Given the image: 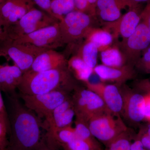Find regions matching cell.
Segmentation results:
<instances>
[{
	"label": "cell",
	"instance_id": "cell-11",
	"mask_svg": "<svg viewBox=\"0 0 150 150\" xmlns=\"http://www.w3.org/2000/svg\"><path fill=\"white\" fill-rule=\"evenodd\" d=\"M13 41L16 43L30 44L47 50H55L64 45L59 28V22Z\"/></svg>",
	"mask_w": 150,
	"mask_h": 150
},
{
	"label": "cell",
	"instance_id": "cell-6",
	"mask_svg": "<svg viewBox=\"0 0 150 150\" xmlns=\"http://www.w3.org/2000/svg\"><path fill=\"white\" fill-rule=\"evenodd\" d=\"M69 93L67 91L58 90L42 94L18 95L25 105L43 121L50 116L55 108L71 96Z\"/></svg>",
	"mask_w": 150,
	"mask_h": 150
},
{
	"label": "cell",
	"instance_id": "cell-4",
	"mask_svg": "<svg viewBox=\"0 0 150 150\" xmlns=\"http://www.w3.org/2000/svg\"><path fill=\"white\" fill-rule=\"evenodd\" d=\"M89 14L74 10L59 21V28L64 44H73L86 37L94 28L93 18Z\"/></svg>",
	"mask_w": 150,
	"mask_h": 150
},
{
	"label": "cell",
	"instance_id": "cell-48",
	"mask_svg": "<svg viewBox=\"0 0 150 150\" xmlns=\"http://www.w3.org/2000/svg\"><path fill=\"white\" fill-rule=\"evenodd\" d=\"M1 1L2 3L4 1H5V0H1Z\"/></svg>",
	"mask_w": 150,
	"mask_h": 150
},
{
	"label": "cell",
	"instance_id": "cell-25",
	"mask_svg": "<svg viewBox=\"0 0 150 150\" xmlns=\"http://www.w3.org/2000/svg\"><path fill=\"white\" fill-rule=\"evenodd\" d=\"M51 10L59 21L67 14L74 10V0H51Z\"/></svg>",
	"mask_w": 150,
	"mask_h": 150
},
{
	"label": "cell",
	"instance_id": "cell-26",
	"mask_svg": "<svg viewBox=\"0 0 150 150\" xmlns=\"http://www.w3.org/2000/svg\"><path fill=\"white\" fill-rule=\"evenodd\" d=\"M131 138L128 129L106 146L105 150H131Z\"/></svg>",
	"mask_w": 150,
	"mask_h": 150
},
{
	"label": "cell",
	"instance_id": "cell-31",
	"mask_svg": "<svg viewBox=\"0 0 150 150\" xmlns=\"http://www.w3.org/2000/svg\"><path fill=\"white\" fill-rule=\"evenodd\" d=\"M74 10L80 11L89 14L93 16H96V12L93 10L88 1V0H74Z\"/></svg>",
	"mask_w": 150,
	"mask_h": 150
},
{
	"label": "cell",
	"instance_id": "cell-37",
	"mask_svg": "<svg viewBox=\"0 0 150 150\" xmlns=\"http://www.w3.org/2000/svg\"><path fill=\"white\" fill-rule=\"evenodd\" d=\"M131 150H146L144 149L141 142L135 137L134 142L131 143Z\"/></svg>",
	"mask_w": 150,
	"mask_h": 150
},
{
	"label": "cell",
	"instance_id": "cell-15",
	"mask_svg": "<svg viewBox=\"0 0 150 150\" xmlns=\"http://www.w3.org/2000/svg\"><path fill=\"white\" fill-rule=\"evenodd\" d=\"M95 73L102 82H110L121 86L136 76L134 67L128 65L120 68H113L103 64L97 65L93 69Z\"/></svg>",
	"mask_w": 150,
	"mask_h": 150
},
{
	"label": "cell",
	"instance_id": "cell-36",
	"mask_svg": "<svg viewBox=\"0 0 150 150\" xmlns=\"http://www.w3.org/2000/svg\"><path fill=\"white\" fill-rule=\"evenodd\" d=\"M137 87L139 90L144 91L146 93H150V80L145 79L139 82Z\"/></svg>",
	"mask_w": 150,
	"mask_h": 150
},
{
	"label": "cell",
	"instance_id": "cell-14",
	"mask_svg": "<svg viewBox=\"0 0 150 150\" xmlns=\"http://www.w3.org/2000/svg\"><path fill=\"white\" fill-rule=\"evenodd\" d=\"M33 0H5L0 5V17L5 30L15 24L35 7Z\"/></svg>",
	"mask_w": 150,
	"mask_h": 150
},
{
	"label": "cell",
	"instance_id": "cell-3",
	"mask_svg": "<svg viewBox=\"0 0 150 150\" xmlns=\"http://www.w3.org/2000/svg\"><path fill=\"white\" fill-rule=\"evenodd\" d=\"M87 124L95 138L105 146L129 129L121 115H115L110 111L93 117Z\"/></svg>",
	"mask_w": 150,
	"mask_h": 150
},
{
	"label": "cell",
	"instance_id": "cell-27",
	"mask_svg": "<svg viewBox=\"0 0 150 150\" xmlns=\"http://www.w3.org/2000/svg\"><path fill=\"white\" fill-rule=\"evenodd\" d=\"M77 137L74 127L72 126L61 129L57 132L55 137L54 150L59 146H62V145L67 144Z\"/></svg>",
	"mask_w": 150,
	"mask_h": 150
},
{
	"label": "cell",
	"instance_id": "cell-29",
	"mask_svg": "<svg viewBox=\"0 0 150 150\" xmlns=\"http://www.w3.org/2000/svg\"><path fill=\"white\" fill-rule=\"evenodd\" d=\"M62 147L64 150H98L78 137Z\"/></svg>",
	"mask_w": 150,
	"mask_h": 150
},
{
	"label": "cell",
	"instance_id": "cell-45",
	"mask_svg": "<svg viewBox=\"0 0 150 150\" xmlns=\"http://www.w3.org/2000/svg\"><path fill=\"white\" fill-rule=\"evenodd\" d=\"M38 150H53L50 149H48V148H46V149H41Z\"/></svg>",
	"mask_w": 150,
	"mask_h": 150
},
{
	"label": "cell",
	"instance_id": "cell-23",
	"mask_svg": "<svg viewBox=\"0 0 150 150\" xmlns=\"http://www.w3.org/2000/svg\"><path fill=\"white\" fill-rule=\"evenodd\" d=\"M98 48L90 41L85 40L81 45L76 55L81 58L89 67L93 69L97 65Z\"/></svg>",
	"mask_w": 150,
	"mask_h": 150
},
{
	"label": "cell",
	"instance_id": "cell-2",
	"mask_svg": "<svg viewBox=\"0 0 150 150\" xmlns=\"http://www.w3.org/2000/svg\"><path fill=\"white\" fill-rule=\"evenodd\" d=\"M77 86L67 67L40 72L30 69L23 73L18 91L19 94L28 95L42 94L58 90L70 92Z\"/></svg>",
	"mask_w": 150,
	"mask_h": 150
},
{
	"label": "cell",
	"instance_id": "cell-20",
	"mask_svg": "<svg viewBox=\"0 0 150 150\" xmlns=\"http://www.w3.org/2000/svg\"><path fill=\"white\" fill-rule=\"evenodd\" d=\"M67 67L76 79L84 83L89 81L93 72V69L87 65L81 58L76 54L67 60Z\"/></svg>",
	"mask_w": 150,
	"mask_h": 150
},
{
	"label": "cell",
	"instance_id": "cell-46",
	"mask_svg": "<svg viewBox=\"0 0 150 150\" xmlns=\"http://www.w3.org/2000/svg\"><path fill=\"white\" fill-rule=\"evenodd\" d=\"M10 150L8 148H6V149H4V150Z\"/></svg>",
	"mask_w": 150,
	"mask_h": 150
},
{
	"label": "cell",
	"instance_id": "cell-1",
	"mask_svg": "<svg viewBox=\"0 0 150 150\" xmlns=\"http://www.w3.org/2000/svg\"><path fill=\"white\" fill-rule=\"evenodd\" d=\"M10 150H38L48 148L43 131V121L23 104L18 95L8 96Z\"/></svg>",
	"mask_w": 150,
	"mask_h": 150
},
{
	"label": "cell",
	"instance_id": "cell-22",
	"mask_svg": "<svg viewBox=\"0 0 150 150\" xmlns=\"http://www.w3.org/2000/svg\"><path fill=\"white\" fill-rule=\"evenodd\" d=\"M102 64L113 68H120L127 65L126 59L118 46L109 47L100 51Z\"/></svg>",
	"mask_w": 150,
	"mask_h": 150
},
{
	"label": "cell",
	"instance_id": "cell-34",
	"mask_svg": "<svg viewBox=\"0 0 150 150\" xmlns=\"http://www.w3.org/2000/svg\"><path fill=\"white\" fill-rule=\"evenodd\" d=\"M123 8L128 7L129 8L141 5L142 3H149L150 0H120Z\"/></svg>",
	"mask_w": 150,
	"mask_h": 150
},
{
	"label": "cell",
	"instance_id": "cell-12",
	"mask_svg": "<svg viewBox=\"0 0 150 150\" xmlns=\"http://www.w3.org/2000/svg\"><path fill=\"white\" fill-rule=\"evenodd\" d=\"M120 89L123 100L121 116L131 124H138L144 121V95L130 88L125 84L120 86Z\"/></svg>",
	"mask_w": 150,
	"mask_h": 150
},
{
	"label": "cell",
	"instance_id": "cell-39",
	"mask_svg": "<svg viewBox=\"0 0 150 150\" xmlns=\"http://www.w3.org/2000/svg\"><path fill=\"white\" fill-rule=\"evenodd\" d=\"M6 38V33L0 17V42Z\"/></svg>",
	"mask_w": 150,
	"mask_h": 150
},
{
	"label": "cell",
	"instance_id": "cell-38",
	"mask_svg": "<svg viewBox=\"0 0 150 150\" xmlns=\"http://www.w3.org/2000/svg\"><path fill=\"white\" fill-rule=\"evenodd\" d=\"M0 113L8 117L6 108L5 105L1 90H0Z\"/></svg>",
	"mask_w": 150,
	"mask_h": 150
},
{
	"label": "cell",
	"instance_id": "cell-24",
	"mask_svg": "<svg viewBox=\"0 0 150 150\" xmlns=\"http://www.w3.org/2000/svg\"><path fill=\"white\" fill-rule=\"evenodd\" d=\"M74 123L75 131L78 138L87 142L97 149L102 150L99 142L91 134L87 122L76 117Z\"/></svg>",
	"mask_w": 150,
	"mask_h": 150
},
{
	"label": "cell",
	"instance_id": "cell-5",
	"mask_svg": "<svg viewBox=\"0 0 150 150\" xmlns=\"http://www.w3.org/2000/svg\"><path fill=\"white\" fill-rule=\"evenodd\" d=\"M59 21L57 19L44 11L34 7L15 24L5 30L6 38L15 40Z\"/></svg>",
	"mask_w": 150,
	"mask_h": 150
},
{
	"label": "cell",
	"instance_id": "cell-18",
	"mask_svg": "<svg viewBox=\"0 0 150 150\" xmlns=\"http://www.w3.org/2000/svg\"><path fill=\"white\" fill-rule=\"evenodd\" d=\"M141 11L140 5L129 8V11L121 16L116 22L118 24L117 33L126 40L135 31L141 21Z\"/></svg>",
	"mask_w": 150,
	"mask_h": 150
},
{
	"label": "cell",
	"instance_id": "cell-21",
	"mask_svg": "<svg viewBox=\"0 0 150 150\" xmlns=\"http://www.w3.org/2000/svg\"><path fill=\"white\" fill-rule=\"evenodd\" d=\"M85 40L94 44L100 52L112 46L114 36L107 30L93 28L87 35Z\"/></svg>",
	"mask_w": 150,
	"mask_h": 150
},
{
	"label": "cell",
	"instance_id": "cell-33",
	"mask_svg": "<svg viewBox=\"0 0 150 150\" xmlns=\"http://www.w3.org/2000/svg\"><path fill=\"white\" fill-rule=\"evenodd\" d=\"M33 1L35 4L38 6L41 9V10L44 11L51 16L55 18L51 10V0H33Z\"/></svg>",
	"mask_w": 150,
	"mask_h": 150
},
{
	"label": "cell",
	"instance_id": "cell-35",
	"mask_svg": "<svg viewBox=\"0 0 150 150\" xmlns=\"http://www.w3.org/2000/svg\"><path fill=\"white\" fill-rule=\"evenodd\" d=\"M145 98L144 121L150 123V93L144 95Z\"/></svg>",
	"mask_w": 150,
	"mask_h": 150
},
{
	"label": "cell",
	"instance_id": "cell-43",
	"mask_svg": "<svg viewBox=\"0 0 150 150\" xmlns=\"http://www.w3.org/2000/svg\"><path fill=\"white\" fill-rule=\"evenodd\" d=\"M143 127L146 132L150 137V123H149V124H148L146 126H143Z\"/></svg>",
	"mask_w": 150,
	"mask_h": 150
},
{
	"label": "cell",
	"instance_id": "cell-10",
	"mask_svg": "<svg viewBox=\"0 0 150 150\" xmlns=\"http://www.w3.org/2000/svg\"><path fill=\"white\" fill-rule=\"evenodd\" d=\"M46 50L7 38L0 42V57L8 56L23 73L30 69L36 57Z\"/></svg>",
	"mask_w": 150,
	"mask_h": 150
},
{
	"label": "cell",
	"instance_id": "cell-16",
	"mask_svg": "<svg viewBox=\"0 0 150 150\" xmlns=\"http://www.w3.org/2000/svg\"><path fill=\"white\" fill-rule=\"evenodd\" d=\"M23 72L16 65L0 64V90L8 96H15Z\"/></svg>",
	"mask_w": 150,
	"mask_h": 150
},
{
	"label": "cell",
	"instance_id": "cell-9",
	"mask_svg": "<svg viewBox=\"0 0 150 150\" xmlns=\"http://www.w3.org/2000/svg\"><path fill=\"white\" fill-rule=\"evenodd\" d=\"M150 45V30L144 19L141 21L134 33L119 45L126 59V64L134 67L143 53Z\"/></svg>",
	"mask_w": 150,
	"mask_h": 150
},
{
	"label": "cell",
	"instance_id": "cell-19",
	"mask_svg": "<svg viewBox=\"0 0 150 150\" xmlns=\"http://www.w3.org/2000/svg\"><path fill=\"white\" fill-rule=\"evenodd\" d=\"M123 8L120 0H98L96 16H98L103 21L112 23L121 18V10Z\"/></svg>",
	"mask_w": 150,
	"mask_h": 150
},
{
	"label": "cell",
	"instance_id": "cell-44",
	"mask_svg": "<svg viewBox=\"0 0 150 150\" xmlns=\"http://www.w3.org/2000/svg\"><path fill=\"white\" fill-rule=\"evenodd\" d=\"M6 148L4 147L3 146H2L0 144V150H3L4 149H6Z\"/></svg>",
	"mask_w": 150,
	"mask_h": 150
},
{
	"label": "cell",
	"instance_id": "cell-42",
	"mask_svg": "<svg viewBox=\"0 0 150 150\" xmlns=\"http://www.w3.org/2000/svg\"><path fill=\"white\" fill-rule=\"evenodd\" d=\"M142 14H150V2L148 3L147 5L143 11H142Z\"/></svg>",
	"mask_w": 150,
	"mask_h": 150
},
{
	"label": "cell",
	"instance_id": "cell-28",
	"mask_svg": "<svg viewBox=\"0 0 150 150\" xmlns=\"http://www.w3.org/2000/svg\"><path fill=\"white\" fill-rule=\"evenodd\" d=\"M8 117L0 113V144L4 148L8 146Z\"/></svg>",
	"mask_w": 150,
	"mask_h": 150
},
{
	"label": "cell",
	"instance_id": "cell-7",
	"mask_svg": "<svg viewBox=\"0 0 150 150\" xmlns=\"http://www.w3.org/2000/svg\"><path fill=\"white\" fill-rule=\"evenodd\" d=\"M71 97L75 117L87 123L93 117L109 111L100 97L87 88L78 86Z\"/></svg>",
	"mask_w": 150,
	"mask_h": 150
},
{
	"label": "cell",
	"instance_id": "cell-13",
	"mask_svg": "<svg viewBox=\"0 0 150 150\" xmlns=\"http://www.w3.org/2000/svg\"><path fill=\"white\" fill-rule=\"evenodd\" d=\"M85 84L87 88L100 97L109 111L121 116L123 110V100L120 86L103 82L92 83L90 81Z\"/></svg>",
	"mask_w": 150,
	"mask_h": 150
},
{
	"label": "cell",
	"instance_id": "cell-30",
	"mask_svg": "<svg viewBox=\"0 0 150 150\" xmlns=\"http://www.w3.org/2000/svg\"><path fill=\"white\" fill-rule=\"evenodd\" d=\"M135 67L144 72L150 74V47L143 52Z\"/></svg>",
	"mask_w": 150,
	"mask_h": 150
},
{
	"label": "cell",
	"instance_id": "cell-47",
	"mask_svg": "<svg viewBox=\"0 0 150 150\" xmlns=\"http://www.w3.org/2000/svg\"><path fill=\"white\" fill-rule=\"evenodd\" d=\"M2 1L1 0H0V5H1V4Z\"/></svg>",
	"mask_w": 150,
	"mask_h": 150
},
{
	"label": "cell",
	"instance_id": "cell-8",
	"mask_svg": "<svg viewBox=\"0 0 150 150\" xmlns=\"http://www.w3.org/2000/svg\"><path fill=\"white\" fill-rule=\"evenodd\" d=\"M76 114L71 96L55 108L51 115L43 121L46 131L45 141L48 149L54 150V144L57 132L71 126Z\"/></svg>",
	"mask_w": 150,
	"mask_h": 150
},
{
	"label": "cell",
	"instance_id": "cell-41",
	"mask_svg": "<svg viewBox=\"0 0 150 150\" xmlns=\"http://www.w3.org/2000/svg\"><path fill=\"white\" fill-rule=\"evenodd\" d=\"M141 18L147 21L150 30V14H144L142 13L141 14Z\"/></svg>",
	"mask_w": 150,
	"mask_h": 150
},
{
	"label": "cell",
	"instance_id": "cell-17",
	"mask_svg": "<svg viewBox=\"0 0 150 150\" xmlns=\"http://www.w3.org/2000/svg\"><path fill=\"white\" fill-rule=\"evenodd\" d=\"M67 67V60L64 55L54 49L43 51L36 57L30 69L44 71Z\"/></svg>",
	"mask_w": 150,
	"mask_h": 150
},
{
	"label": "cell",
	"instance_id": "cell-32",
	"mask_svg": "<svg viewBox=\"0 0 150 150\" xmlns=\"http://www.w3.org/2000/svg\"><path fill=\"white\" fill-rule=\"evenodd\" d=\"M135 137L141 142L144 149L150 150V137L143 127L140 128L139 133Z\"/></svg>",
	"mask_w": 150,
	"mask_h": 150
},
{
	"label": "cell",
	"instance_id": "cell-40",
	"mask_svg": "<svg viewBox=\"0 0 150 150\" xmlns=\"http://www.w3.org/2000/svg\"><path fill=\"white\" fill-rule=\"evenodd\" d=\"M98 0H88V1L91 6L93 10L96 12V5L97 2Z\"/></svg>",
	"mask_w": 150,
	"mask_h": 150
}]
</instances>
